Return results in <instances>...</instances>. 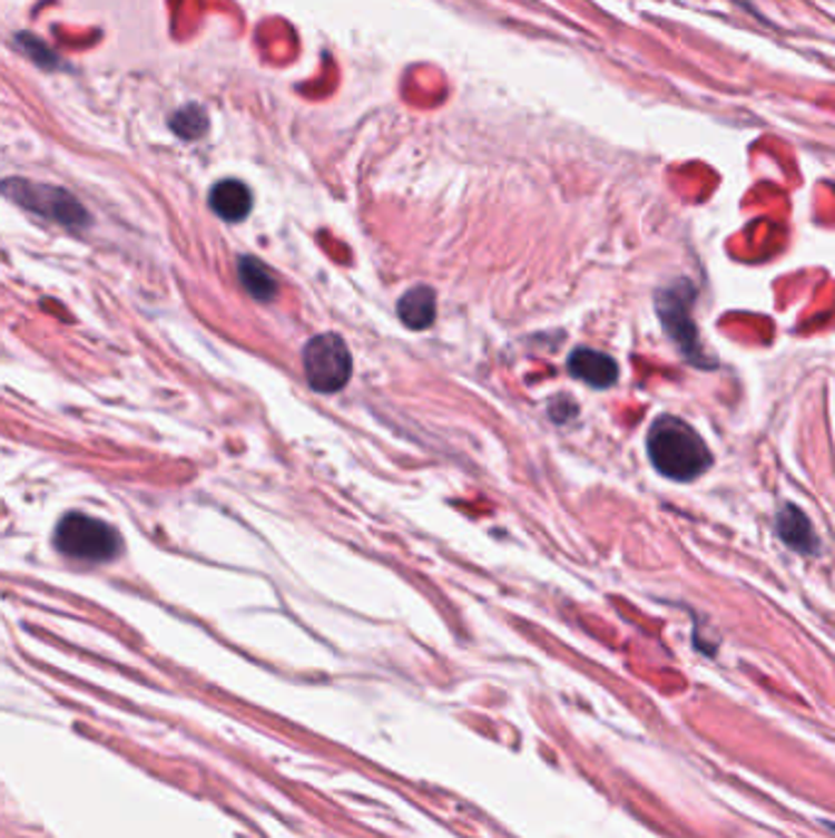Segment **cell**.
Returning a JSON list of instances; mask_svg holds the SVG:
<instances>
[{
  "label": "cell",
  "instance_id": "1",
  "mask_svg": "<svg viewBox=\"0 0 835 838\" xmlns=\"http://www.w3.org/2000/svg\"><path fill=\"white\" fill-rule=\"evenodd\" d=\"M647 451L661 476L681 480V484L704 476L714 464V456H710L706 441L698 437V431L671 415L659 417L649 427Z\"/></svg>",
  "mask_w": 835,
  "mask_h": 838
},
{
  "label": "cell",
  "instance_id": "2",
  "mask_svg": "<svg viewBox=\"0 0 835 838\" xmlns=\"http://www.w3.org/2000/svg\"><path fill=\"white\" fill-rule=\"evenodd\" d=\"M657 314L661 319V327L669 334V339L677 343V349L691 366L698 368H714L716 361L706 353L698 329L694 324L691 306L696 300V288L689 280H679L669 288H661L657 292Z\"/></svg>",
  "mask_w": 835,
  "mask_h": 838
},
{
  "label": "cell",
  "instance_id": "3",
  "mask_svg": "<svg viewBox=\"0 0 835 838\" xmlns=\"http://www.w3.org/2000/svg\"><path fill=\"white\" fill-rule=\"evenodd\" d=\"M55 547L79 562H110L120 549V535L98 517L69 513L55 529Z\"/></svg>",
  "mask_w": 835,
  "mask_h": 838
},
{
  "label": "cell",
  "instance_id": "4",
  "mask_svg": "<svg viewBox=\"0 0 835 838\" xmlns=\"http://www.w3.org/2000/svg\"><path fill=\"white\" fill-rule=\"evenodd\" d=\"M304 373L316 392H338L348 386L353 361L348 347L338 334L314 337L302 353Z\"/></svg>",
  "mask_w": 835,
  "mask_h": 838
},
{
  "label": "cell",
  "instance_id": "5",
  "mask_svg": "<svg viewBox=\"0 0 835 838\" xmlns=\"http://www.w3.org/2000/svg\"><path fill=\"white\" fill-rule=\"evenodd\" d=\"M6 196L32 214H40L45 218H52L61 226L79 228L89 224V214L84 206L73 199L67 189L49 187V184H37L28 179H8L3 184Z\"/></svg>",
  "mask_w": 835,
  "mask_h": 838
},
{
  "label": "cell",
  "instance_id": "6",
  "mask_svg": "<svg viewBox=\"0 0 835 838\" xmlns=\"http://www.w3.org/2000/svg\"><path fill=\"white\" fill-rule=\"evenodd\" d=\"M569 373L573 378H579L581 383L606 390L618 383L620 368L618 363L610 359L603 351H593V349H576L569 355Z\"/></svg>",
  "mask_w": 835,
  "mask_h": 838
},
{
  "label": "cell",
  "instance_id": "7",
  "mask_svg": "<svg viewBox=\"0 0 835 838\" xmlns=\"http://www.w3.org/2000/svg\"><path fill=\"white\" fill-rule=\"evenodd\" d=\"M777 535L779 539L787 545L789 549L806 554V557H814L818 552V539L814 533V525L808 520L806 513L796 505H784V508L777 513Z\"/></svg>",
  "mask_w": 835,
  "mask_h": 838
},
{
  "label": "cell",
  "instance_id": "8",
  "mask_svg": "<svg viewBox=\"0 0 835 838\" xmlns=\"http://www.w3.org/2000/svg\"><path fill=\"white\" fill-rule=\"evenodd\" d=\"M208 204H212L218 218L236 224V221H243L250 214L253 194L240 179H220L208 194Z\"/></svg>",
  "mask_w": 835,
  "mask_h": 838
},
{
  "label": "cell",
  "instance_id": "9",
  "mask_svg": "<svg viewBox=\"0 0 835 838\" xmlns=\"http://www.w3.org/2000/svg\"><path fill=\"white\" fill-rule=\"evenodd\" d=\"M397 314L404 327L414 331H424L434 324L436 319V294L429 288H414L410 290L397 304Z\"/></svg>",
  "mask_w": 835,
  "mask_h": 838
},
{
  "label": "cell",
  "instance_id": "10",
  "mask_svg": "<svg viewBox=\"0 0 835 838\" xmlns=\"http://www.w3.org/2000/svg\"><path fill=\"white\" fill-rule=\"evenodd\" d=\"M238 277L245 292L255 300L269 302L277 294V277L257 257H243L238 263Z\"/></svg>",
  "mask_w": 835,
  "mask_h": 838
},
{
  "label": "cell",
  "instance_id": "11",
  "mask_svg": "<svg viewBox=\"0 0 835 838\" xmlns=\"http://www.w3.org/2000/svg\"><path fill=\"white\" fill-rule=\"evenodd\" d=\"M169 128L181 140H199L208 130V114L199 104H187L175 110L169 118Z\"/></svg>",
  "mask_w": 835,
  "mask_h": 838
},
{
  "label": "cell",
  "instance_id": "12",
  "mask_svg": "<svg viewBox=\"0 0 835 838\" xmlns=\"http://www.w3.org/2000/svg\"><path fill=\"white\" fill-rule=\"evenodd\" d=\"M16 45H18V47L22 49V52L28 55V57L35 61V65L40 67V69H45V71H55V69H59V65H61L59 55L55 52L52 47H47V45L40 40V37H35L32 32H18V35H16Z\"/></svg>",
  "mask_w": 835,
  "mask_h": 838
},
{
  "label": "cell",
  "instance_id": "13",
  "mask_svg": "<svg viewBox=\"0 0 835 838\" xmlns=\"http://www.w3.org/2000/svg\"><path fill=\"white\" fill-rule=\"evenodd\" d=\"M549 415L554 417V422H567L569 417L576 415V408H573V405H571L567 398H561V400H557V402H551Z\"/></svg>",
  "mask_w": 835,
  "mask_h": 838
}]
</instances>
